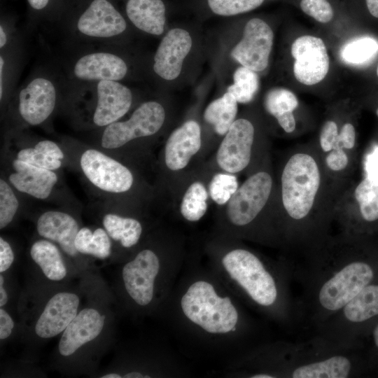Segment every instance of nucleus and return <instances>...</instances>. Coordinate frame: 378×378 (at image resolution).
<instances>
[{"instance_id": "obj_45", "label": "nucleus", "mask_w": 378, "mask_h": 378, "mask_svg": "<svg viewBox=\"0 0 378 378\" xmlns=\"http://www.w3.org/2000/svg\"><path fill=\"white\" fill-rule=\"evenodd\" d=\"M14 260L13 249L8 241L0 237V272L2 273L10 268Z\"/></svg>"}, {"instance_id": "obj_24", "label": "nucleus", "mask_w": 378, "mask_h": 378, "mask_svg": "<svg viewBox=\"0 0 378 378\" xmlns=\"http://www.w3.org/2000/svg\"><path fill=\"white\" fill-rule=\"evenodd\" d=\"M36 230L41 237L58 244L68 255H78L74 241L79 230L78 224L70 214L60 211H47L38 217Z\"/></svg>"}, {"instance_id": "obj_12", "label": "nucleus", "mask_w": 378, "mask_h": 378, "mask_svg": "<svg viewBox=\"0 0 378 378\" xmlns=\"http://www.w3.org/2000/svg\"><path fill=\"white\" fill-rule=\"evenodd\" d=\"M272 188V178L265 172L248 178L228 201L227 214L237 226L251 223L266 204Z\"/></svg>"}, {"instance_id": "obj_54", "label": "nucleus", "mask_w": 378, "mask_h": 378, "mask_svg": "<svg viewBox=\"0 0 378 378\" xmlns=\"http://www.w3.org/2000/svg\"><path fill=\"white\" fill-rule=\"evenodd\" d=\"M377 75L378 76V66H377Z\"/></svg>"}, {"instance_id": "obj_47", "label": "nucleus", "mask_w": 378, "mask_h": 378, "mask_svg": "<svg viewBox=\"0 0 378 378\" xmlns=\"http://www.w3.org/2000/svg\"><path fill=\"white\" fill-rule=\"evenodd\" d=\"M281 127L287 133L293 132L296 126L293 112L286 113L276 118Z\"/></svg>"}, {"instance_id": "obj_48", "label": "nucleus", "mask_w": 378, "mask_h": 378, "mask_svg": "<svg viewBox=\"0 0 378 378\" xmlns=\"http://www.w3.org/2000/svg\"><path fill=\"white\" fill-rule=\"evenodd\" d=\"M4 278L0 275V307H3L8 302V293L4 286Z\"/></svg>"}, {"instance_id": "obj_51", "label": "nucleus", "mask_w": 378, "mask_h": 378, "mask_svg": "<svg viewBox=\"0 0 378 378\" xmlns=\"http://www.w3.org/2000/svg\"><path fill=\"white\" fill-rule=\"evenodd\" d=\"M122 377L125 378H146V377H150V376L146 375L144 376V374L138 372H131L125 374Z\"/></svg>"}, {"instance_id": "obj_9", "label": "nucleus", "mask_w": 378, "mask_h": 378, "mask_svg": "<svg viewBox=\"0 0 378 378\" xmlns=\"http://www.w3.org/2000/svg\"><path fill=\"white\" fill-rule=\"evenodd\" d=\"M377 318L378 282L374 281L306 338L315 337L337 346H358L364 328Z\"/></svg>"}, {"instance_id": "obj_14", "label": "nucleus", "mask_w": 378, "mask_h": 378, "mask_svg": "<svg viewBox=\"0 0 378 378\" xmlns=\"http://www.w3.org/2000/svg\"><path fill=\"white\" fill-rule=\"evenodd\" d=\"M273 38V31L265 21L252 18L246 23L242 38L230 55L241 66L255 72L262 71L268 66Z\"/></svg>"}, {"instance_id": "obj_15", "label": "nucleus", "mask_w": 378, "mask_h": 378, "mask_svg": "<svg viewBox=\"0 0 378 378\" xmlns=\"http://www.w3.org/2000/svg\"><path fill=\"white\" fill-rule=\"evenodd\" d=\"M193 41L188 31L181 27L169 29L162 37L150 62L153 74L163 81H173L181 74Z\"/></svg>"}, {"instance_id": "obj_40", "label": "nucleus", "mask_w": 378, "mask_h": 378, "mask_svg": "<svg viewBox=\"0 0 378 378\" xmlns=\"http://www.w3.org/2000/svg\"><path fill=\"white\" fill-rule=\"evenodd\" d=\"M13 14L1 10L0 18V50L24 43Z\"/></svg>"}, {"instance_id": "obj_18", "label": "nucleus", "mask_w": 378, "mask_h": 378, "mask_svg": "<svg viewBox=\"0 0 378 378\" xmlns=\"http://www.w3.org/2000/svg\"><path fill=\"white\" fill-rule=\"evenodd\" d=\"M254 127L248 120H235L223 139L216 155L218 165L229 173H237L248 164L254 139Z\"/></svg>"}, {"instance_id": "obj_46", "label": "nucleus", "mask_w": 378, "mask_h": 378, "mask_svg": "<svg viewBox=\"0 0 378 378\" xmlns=\"http://www.w3.org/2000/svg\"><path fill=\"white\" fill-rule=\"evenodd\" d=\"M14 322L9 314L2 307L0 309V339L6 340L12 333Z\"/></svg>"}, {"instance_id": "obj_39", "label": "nucleus", "mask_w": 378, "mask_h": 378, "mask_svg": "<svg viewBox=\"0 0 378 378\" xmlns=\"http://www.w3.org/2000/svg\"><path fill=\"white\" fill-rule=\"evenodd\" d=\"M19 207L18 200L11 186L0 179V229L8 226L13 220Z\"/></svg>"}, {"instance_id": "obj_7", "label": "nucleus", "mask_w": 378, "mask_h": 378, "mask_svg": "<svg viewBox=\"0 0 378 378\" xmlns=\"http://www.w3.org/2000/svg\"><path fill=\"white\" fill-rule=\"evenodd\" d=\"M132 90L122 82L101 80L66 87L63 104L90 125L104 128L120 120L131 108Z\"/></svg>"}, {"instance_id": "obj_43", "label": "nucleus", "mask_w": 378, "mask_h": 378, "mask_svg": "<svg viewBox=\"0 0 378 378\" xmlns=\"http://www.w3.org/2000/svg\"><path fill=\"white\" fill-rule=\"evenodd\" d=\"M356 143V130L351 123L343 125L332 149H352Z\"/></svg>"}, {"instance_id": "obj_26", "label": "nucleus", "mask_w": 378, "mask_h": 378, "mask_svg": "<svg viewBox=\"0 0 378 378\" xmlns=\"http://www.w3.org/2000/svg\"><path fill=\"white\" fill-rule=\"evenodd\" d=\"M30 255L48 279L57 281L66 276L67 271L62 254L50 240L35 241L31 246Z\"/></svg>"}, {"instance_id": "obj_34", "label": "nucleus", "mask_w": 378, "mask_h": 378, "mask_svg": "<svg viewBox=\"0 0 378 378\" xmlns=\"http://www.w3.org/2000/svg\"><path fill=\"white\" fill-rule=\"evenodd\" d=\"M259 87V79L255 71L245 66H239L233 74V83L227 91L238 103L247 104L255 97Z\"/></svg>"}, {"instance_id": "obj_21", "label": "nucleus", "mask_w": 378, "mask_h": 378, "mask_svg": "<svg viewBox=\"0 0 378 378\" xmlns=\"http://www.w3.org/2000/svg\"><path fill=\"white\" fill-rule=\"evenodd\" d=\"M105 316L96 309L80 311L62 332L58 350L63 356L74 354L78 349L97 338L102 331Z\"/></svg>"}, {"instance_id": "obj_36", "label": "nucleus", "mask_w": 378, "mask_h": 378, "mask_svg": "<svg viewBox=\"0 0 378 378\" xmlns=\"http://www.w3.org/2000/svg\"><path fill=\"white\" fill-rule=\"evenodd\" d=\"M264 106L266 111L275 118L289 112H293L298 106L295 94L282 88L270 90L265 94Z\"/></svg>"}, {"instance_id": "obj_31", "label": "nucleus", "mask_w": 378, "mask_h": 378, "mask_svg": "<svg viewBox=\"0 0 378 378\" xmlns=\"http://www.w3.org/2000/svg\"><path fill=\"white\" fill-rule=\"evenodd\" d=\"M27 28L31 30L39 25L55 24L65 0H26Z\"/></svg>"}, {"instance_id": "obj_32", "label": "nucleus", "mask_w": 378, "mask_h": 378, "mask_svg": "<svg viewBox=\"0 0 378 378\" xmlns=\"http://www.w3.org/2000/svg\"><path fill=\"white\" fill-rule=\"evenodd\" d=\"M362 219L367 223L378 220V183L370 177L363 178L354 190Z\"/></svg>"}, {"instance_id": "obj_25", "label": "nucleus", "mask_w": 378, "mask_h": 378, "mask_svg": "<svg viewBox=\"0 0 378 378\" xmlns=\"http://www.w3.org/2000/svg\"><path fill=\"white\" fill-rule=\"evenodd\" d=\"M24 56V43L0 51V102L3 107L7 106L17 88Z\"/></svg>"}, {"instance_id": "obj_3", "label": "nucleus", "mask_w": 378, "mask_h": 378, "mask_svg": "<svg viewBox=\"0 0 378 378\" xmlns=\"http://www.w3.org/2000/svg\"><path fill=\"white\" fill-rule=\"evenodd\" d=\"M275 377L348 378L358 371V346H337L318 337L280 346Z\"/></svg>"}, {"instance_id": "obj_52", "label": "nucleus", "mask_w": 378, "mask_h": 378, "mask_svg": "<svg viewBox=\"0 0 378 378\" xmlns=\"http://www.w3.org/2000/svg\"><path fill=\"white\" fill-rule=\"evenodd\" d=\"M102 378H121L122 376L117 373H108L101 376Z\"/></svg>"}, {"instance_id": "obj_1", "label": "nucleus", "mask_w": 378, "mask_h": 378, "mask_svg": "<svg viewBox=\"0 0 378 378\" xmlns=\"http://www.w3.org/2000/svg\"><path fill=\"white\" fill-rule=\"evenodd\" d=\"M349 241L346 233L337 240L324 237L309 246L303 262L286 265L301 287L295 330L305 337L376 281L377 267L358 255Z\"/></svg>"}, {"instance_id": "obj_49", "label": "nucleus", "mask_w": 378, "mask_h": 378, "mask_svg": "<svg viewBox=\"0 0 378 378\" xmlns=\"http://www.w3.org/2000/svg\"><path fill=\"white\" fill-rule=\"evenodd\" d=\"M365 4L369 13L378 18V0H365Z\"/></svg>"}, {"instance_id": "obj_27", "label": "nucleus", "mask_w": 378, "mask_h": 378, "mask_svg": "<svg viewBox=\"0 0 378 378\" xmlns=\"http://www.w3.org/2000/svg\"><path fill=\"white\" fill-rule=\"evenodd\" d=\"M64 153L57 143L48 139L38 141L34 146L20 150L16 158L34 166L56 170L62 165Z\"/></svg>"}, {"instance_id": "obj_8", "label": "nucleus", "mask_w": 378, "mask_h": 378, "mask_svg": "<svg viewBox=\"0 0 378 378\" xmlns=\"http://www.w3.org/2000/svg\"><path fill=\"white\" fill-rule=\"evenodd\" d=\"M281 198L284 208L295 227H301L304 238V222L313 209L321 184V173L315 159L308 153H297L286 163L281 174Z\"/></svg>"}, {"instance_id": "obj_13", "label": "nucleus", "mask_w": 378, "mask_h": 378, "mask_svg": "<svg viewBox=\"0 0 378 378\" xmlns=\"http://www.w3.org/2000/svg\"><path fill=\"white\" fill-rule=\"evenodd\" d=\"M80 165L89 181L103 191L121 193L133 184L132 174L125 166L98 150H85Z\"/></svg>"}, {"instance_id": "obj_42", "label": "nucleus", "mask_w": 378, "mask_h": 378, "mask_svg": "<svg viewBox=\"0 0 378 378\" xmlns=\"http://www.w3.org/2000/svg\"><path fill=\"white\" fill-rule=\"evenodd\" d=\"M338 134V127L335 122L328 120L324 123L319 136L320 146L323 151L328 153L332 149Z\"/></svg>"}, {"instance_id": "obj_16", "label": "nucleus", "mask_w": 378, "mask_h": 378, "mask_svg": "<svg viewBox=\"0 0 378 378\" xmlns=\"http://www.w3.org/2000/svg\"><path fill=\"white\" fill-rule=\"evenodd\" d=\"M291 55L294 76L300 83L313 85L326 76L330 60L321 38L310 35L298 37L292 44Z\"/></svg>"}, {"instance_id": "obj_2", "label": "nucleus", "mask_w": 378, "mask_h": 378, "mask_svg": "<svg viewBox=\"0 0 378 378\" xmlns=\"http://www.w3.org/2000/svg\"><path fill=\"white\" fill-rule=\"evenodd\" d=\"M55 24L64 46L128 45L134 32L118 0H65Z\"/></svg>"}, {"instance_id": "obj_28", "label": "nucleus", "mask_w": 378, "mask_h": 378, "mask_svg": "<svg viewBox=\"0 0 378 378\" xmlns=\"http://www.w3.org/2000/svg\"><path fill=\"white\" fill-rule=\"evenodd\" d=\"M237 103L234 96L227 91L206 106L204 118L213 126L216 134H225L234 122L238 109Z\"/></svg>"}, {"instance_id": "obj_38", "label": "nucleus", "mask_w": 378, "mask_h": 378, "mask_svg": "<svg viewBox=\"0 0 378 378\" xmlns=\"http://www.w3.org/2000/svg\"><path fill=\"white\" fill-rule=\"evenodd\" d=\"M237 188V178L233 175L226 174L215 175L209 188L211 199L220 205L228 202Z\"/></svg>"}, {"instance_id": "obj_10", "label": "nucleus", "mask_w": 378, "mask_h": 378, "mask_svg": "<svg viewBox=\"0 0 378 378\" xmlns=\"http://www.w3.org/2000/svg\"><path fill=\"white\" fill-rule=\"evenodd\" d=\"M181 305L190 321L209 333L232 331L239 320V313L230 299L218 296L207 281L193 283L183 295Z\"/></svg>"}, {"instance_id": "obj_29", "label": "nucleus", "mask_w": 378, "mask_h": 378, "mask_svg": "<svg viewBox=\"0 0 378 378\" xmlns=\"http://www.w3.org/2000/svg\"><path fill=\"white\" fill-rule=\"evenodd\" d=\"M103 226L111 238L120 242L125 248L137 244L142 232V226L136 219L125 218L115 214L104 215Z\"/></svg>"}, {"instance_id": "obj_44", "label": "nucleus", "mask_w": 378, "mask_h": 378, "mask_svg": "<svg viewBox=\"0 0 378 378\" xmlns=\"http://www.w3.org/2000/svg\"><path fill=\"white\" fill-rule=\"evenodd\" d=\"M349 162V158L344 149H332L326 157V164L332 172L344 169Z\"/></svg>"}, {"instance_id": "obj_5", "label": "nucleus", "mask_w": 378, "mask_h": 378, "mask_svg": "<svg viewBox=\"0 0 378 378\" xmlns=\"http://www.w3.org/2000/svg\"><path fill=\"white\" fill-rule=\"evenodd\" d=\"M56 62L67 88L101 80L124 83L135 78L141 61L132 55L128 45L89 44L64 46Z\"/></svg>"}, {"instance_id": "obj_19", "label": "nucleus", "mask_w": 378, "mask_h": 378, "mask_svg": "<svg viewBox=\"0 0 378 378\" xmlns=\"http://www.w3.org/2000/svg\"><path fill=\"white\" fill-rule=\"evenodd\" d=\"M79 297L70 292H59L46 303L34 327L41 338H51L62 332L78 314Z\"/></svg>"}, {"instance_id": "obj_50", "label": "nucleus", "mask_w": 378, "mask_h": 378, "mask_svg": "<svg viewBox=\"0 0 378 378\" xmlns=\"http://www.w3.org/2000/svg\"><path fill=\"white\" fill-rule=\"evenodd\" d=\"M372 337L374 348L378 351V323L372 329Z\"/></svg>"}, {"instance_id": "obj_41", "label": "nucleus", "mask_w": 378, "mask_h": 378, "mask_svg": "<svg viewBox=\"0 0 378 378\" xmlns=\"http://www.w3.org/2000/svg\"><path fill=\"white\" fill-rule=\"evenodd\" d=\"M300 8L307 15L321 23H327L333 18V10L327 0H301Z\"/></svg>"}, {"instance_id": "obj_6", "label": "nucleus", "mask_w": 378, "mask_h": 378, "mask_svg": "<svg viewBox=\"0 0 378 378\" xmlns=\"http://www.w3.org/2000/svg\"><path fill=\"white\" fill-rule=\"evenodd\" d=\"M66 90L65 80L56 62L42 64L16 88L7 106L18 123L41 125L63 104Z\"/></svg>"}, {"instance_id": "obj_53", "label": "nucleus", "mask_w": 378, "mask_h": 378, "mask_svg": "<svg viewBox=\"0 0 378 378\" xmlns=\"http://www.w3.org/2000/svg\"><path fill=\"white\" fill-rule=\"evenodd\" d=\"M376 113H377V115L378 116V108H377Z\"/></svg>"}, {"instance_id": "obj_22", "label": "nucleus", "mask_w": 378, "mask_h": 378, "mask_svg": "<svg viewBox=\"0 0 378 378\" xmlns=\"http://www.w3.org/2000/svg\"><path fill=\"white\" fill-rule=\"evenodd\" d=\"M8 179L18 191L34 198L46 200L51 194L58 178L52 170L14 159Z\"/></svg>"}, {"instance_id": "obj_37", "label": "nucleus", "mask_w": 378, "mask_h": 378, "mask_svg": "<svg viewBox=\"0 0 378 378\" xmlns=\"http://www.w3.org/2000/svg\"><path fill=\"white\" fill-rule=\"evenodd\" d=\"M265 0H205L209 10L220 17H232L251 11Z\"/></svg>"}, {"instance_id": "obj_23", "label": "nucleus", "mask_w": 378, "mask_h": 378, "mask_svg": "<svg viewBox=\"0 0 378 378\" xmlns=\"http://www.w3.org/2000/svg\"><path fill=\"white\" fill-rule=\"evenodd\" d=\"M201 147V128L197 122L190 120L174 130L164 149V160L171 170L184 168Z\"/></svg>"}, {"instance_id": "obj_30", "label": "nucleus", "mask_w": 378, "mask_h": 378, "mask_svg": "<svg viewBox=\"0 0 378 378\" xmlns=\"http://www.w3.org/2000/svg\"><path fill=\"white\" fill-rule=\"evenodd\" d=\"M75 247L82 254L106 259L111 255L110 236L105 229L99 227L93 232L88 227L79 229L75 239Z\"/></svg>"}, {"instance_id": "obj_20", "label": "nucleus", "mask_w": 378, "mask_h": 378, "mask_svg": "<svg viewBox=\"0 0 378 378\" xmlns=\"http://www.w3.org/2000/svg\"><path fill=\"white\" fill-rule=\"evenodd\" d=\"M124 15L134 30L161 36L167 24V5L164 0H118Z\"/></svg>"}, {"instance_id": "obj_17", "label": "nucleus", "mask_w": 378, "mask_h": 378, "mask_svg": "<svg viewBox=\"0 0 378 378\" xmlns=\"http://www.w3.org/2000/svg\"><path fill=\"white\" fill-rule=\"evenodd\" d=\"M160 270V261L151 250L140 251L122 270L125 288L130 298L139 305L150 303L154 295L155 279Z\"/></svg>"}, {"instance_id": "obj_33", "label": "nucleus", "mask_w": 378, "mask_h": 378, "mask_svg": "<svg viewBox=\"0 0 378 378\" xmlns=\"http://www.w3.org/2000/svg\"><path fill=\"white\" fill-rule=\"evenodd\" d=\"M378 53V41L370 36L355 38L345 43L340 57L345 63L359 65L368 62Z\"/></svg>"}, {"instance_id": "obj_11", "label": "nucleus", "mask_w": 378, "mask_h": 378, "mask_svg": "<svg viewBox=\"0 0 378 378\" xmlns=\"http://www.w3.org/2000/svg\"><path fill=\"white\" fill-rule=\"evenodd\" d=\"M165 117V110L160 102H144L127 120H119L104 127L101 145L106 149H115L134 139L152 136L161 129Z\"/></svg>"}, {"instance_id": "obj_4", "label": "nucleus", "mask_w": 378, "mask_h": 378, "mask_svg": "<svg viewBox=\"0 0 378 378\" xmlns=\"http://www.w3.org/2000/svg\"><path fill=\"white\" fill-rule=\"evenodd\" d=\"M222 263L252 301L264 308L276 307L289 330L295 329V298L290 274L276 276L256 255L242 248L230 251Z\"/></svg>"}, {"instance_id": "obj_35", "label": "nucleus", "mask_w": 378, "mask_h": 378, "mask_svg": "<svg viewBox=\"0 0 378 378\" xmlns=\"http://www.w3.org/2000/svg\"><path fill=\"white\" fill-rule=\"evenodd\" d=\"M208 194L200 182L192 183L186 190L181 204V213L189 221L199 220L206 213Z\"/></svg>"}]
</instances>
